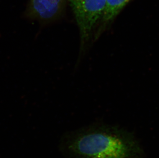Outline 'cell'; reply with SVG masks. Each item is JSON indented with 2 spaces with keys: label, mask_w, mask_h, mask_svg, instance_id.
<instances>
[{
  "label": "cell",
  "mask_w": 159,
  "mask_h": 158,
  "mask_svg": "<svg viewBox=\"0 0 159 158\" xmlns=\"http://www.w3.org/2000/svg\"><path fill=\"white\" fill-rule=\"evenodd\" d=\"M68 0H29L24 17L45 25L64 15Z\"/></svg>",
  "instance_id": "obj_3"
},
{
  "label": "cell",
  "mask_w": 159,
  "mask_h": 158,
  "mask_svg": "<svg viewBox=\"0 0 159 158\" xmlns=\"http://www.w3.org/2000/svg\"><path fill=\"white\" fill-rule=\"evenodd\" d=\"M80 30V58L96 39V33L105 7L106 0H68Z\"/></svg>",
  "instance_id": "obj_2"
},
{
  "label": "cell",
  "mask_w": 159,
  "mask_h": 158,
  "mask_svg": "<svg viewBox=\"0 0 159 158\" xmlns=\"http://www.w3.org/2000/svg\"><path fill=\"white\" fill-rule=\"evenodd\" d=\"M59 146L65 158H145L134 134L109 124H92L66 133Z\"/></svg>",
  "instance_id": "obj_1"
},
{
  "label": "cell",
  "mask_w": 159,
  "mask_h": 158,
  "mask_svg": "<svg viewBox=\"0 0 159 158\" xmlns=\"http://www.w3.org/2000/svg\"><path fill=\"white\" fill-rule=\"evenodd\" d=\"M132 0H106L105 7L96 33L98 40L109 29L117 15Z\"/></svg>",
  "instance_id": "obj_4"
}]
</instances>
